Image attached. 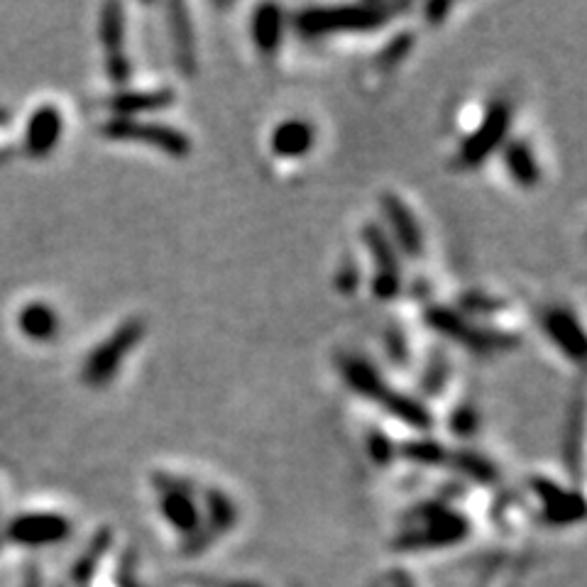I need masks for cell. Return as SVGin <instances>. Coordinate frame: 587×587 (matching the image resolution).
<instances>
[{
  "label": "cell",
  "instance_id": "cell-1",
  "mask_svg": "<svg viewBox=\"0 0 587 587\" xmlns=\"http://www.w3.org/2000/svg\"><path fill=\"white\" fill-rule=\"evenodd\" d=\"M338 365L343 382L358 397L377 404L384 414H389L392 419L402 421L404 426H411L416 431H429L433 426V414L429 407L421 399L399 392L397 387L384 382L380 370L370 360L358 358V355H345V358H340Z\"/></svg>",
  "mask_w": 587,
  "mask_h": 587
},
{
  "label": "cell",
  "instance_id": "cell-2",
  "mask_svg": "<svg viewBox=\"0 0 587 587\" xmlns=\"http://www.w3.org/2000/svg\"><path fill=\"white\" fill-rule=\"evenodd\" d=\"M394 15L389 3H353V5H309L294 15V27L306 40H318L343 32H375L387 25Z\"/></svg>",
  "mask_w": 587,
  "mask_h": 587
},
{
  "label": "cell",
  "instance_id": "cell-3",
  "mask_svg": "<svg viewBox=\"0 0 587 587\" xmlns=\"http://www.w3.org/2000/svg\"><path fill=\"white\" fill-rule=\"evenodd\" d=\"M145 333L147 326L142 318L133 316L120 323L111 336L103 340V343H98L89 353V358L84 360V367H81L84 382L96 389L111 384L120 367H123V362L128 360V355L142 343Z\"/></svg>",
  "mask_w": 587,
  "mask_h": 587
},
{
  "label": "cell",
  "instance_id": "cell-4",
  "mask_svg": "<svg viewBox=\"0 0 587 587\" xmlns=\"http://www.w3.org/2000/svg\"><path fill=\"white\" fill-rule=\"evenodd\" d=\"M424 318L433 331L451 338L453 343L463 345V348L475 350L477 355L502 353V350L514 348L519 343L517 336H512V333L480 326V323L470 321V318H465L460 311L451 309V306H429Z\"/></svg>",
  "mask_w": 587,
  "mask_h": 587
},
{
  "label": "cell",
  "instance_id": "cell-5",
  "mask_svg": "<svg viewBox=\"0 0 587 587\" xmlns=\"http://www.w3.org/2000/svg\"><path fill=\"white\" fill-rule=\"evenodd\" d=\"M101 135L113 142H137V145L152 147V150L164 152L174 159H186L194 150L189 135L181 133L179 128L164 123H152V120L137 118H111L103 123Z\"/></svg>",
  "mask_w": 587,
  "mask_h": 587
},
{
  "label": "cell",
  "instance_id": "cell-6",
  "mask_svg": "<svg viewBox=\"0 0 587 587\" xmlns=\"http://www.w3.org/2000/svg\"><path fill=\"white\" fill-rule=\"evenodd\" d=\"M416 517H419V526L407 529L397 539V546L404 548V551H411V548L453 546V543H460L470 534L468 519L446 507L426 504V507H421L416 512Z\"/></svg>",
  "mask_w": 587,
  "mask_h": 587
},
{
  "label": "cell",
  "instance_id": "cell-7",
  "mask_svg": "<svg viewBox=\"0 0 587 587\" xmlns=\"http://www.w3.org/2000/svg\"><path fill=\"white\" fill-rule=\"evenodd\" d=\"M509 128H512V106L507 101H495L482 115L480 125L460 142L458 162L465 169H477L487 162L492 152L507 140Z\"/></svg>",
  "mask_w": 587,
  "mask_h": 587
},
{
  "label": "cell",
  "instance_id": "cell-8",
  "mask_svg": "<svg viewBox=\"0 0 587 587\" xmlns=\"http://www.w3.org/2000/svg\"><path fill=\"white\" fill-rule=\"evenodd\" d=\"M362 243L375 262V279H372V292L380 301H394L402 294V265H399L397 250L392 240L377 223L362 226Z\"/></svg>",
  "mask_w": 587,
  "mask_h": 587
},
{
  "label": "cell",
  "instance_id": "cell-9",
  "mask_svg": "<svg viewBox=\"0 0 587 587\" xmlns=\"http://www.w3.org/2000/svg\"><path fill=\"white\" fill-rule=\"evenodd\" d=\"M98 35L106 54V74L113 86H125L133 74L128 52H125V8L120 3H106L98 20Z\"/></svg>",
  "mask_w": 587,
  "mask_h": 587
},
{
  "label": "cell",
  "instance_id": "cell-10",
  "mask_svg": "<svg viewBox=\"0 0 587 587\" xmlns=\"http://www.w3.org/2000/svg\"><path fill=\"white\" fill-rule=\"evenodd\" d=\"M159 487V512H162L164 521L172 526L174 531L184 536H196L201 526V512L196 507V499L191 495V487L184 480L169 475L155 477Z\"/></svg>",
  "mask_w": 587,
  "mask_h": 587
},
{
  "label": "cell",
  "instance_id": "cell-11",
  "mask_svg": "<svg viewBox=\"0 0 587 587\" xmlns=\"http://www.w3.org/2000/svg\"><path fill=\"white\" fill-rule=\"evenodd\" d=\"M69 534L71 524L62 514H25L0 531L3 541H15L23 546H47V543L64 541Z\"/></svg>",
  "mask_w": 587,
  "mask_h": 587
},
{
  "label": "cell",
  "instance_id": "cell-12",
  "mask_svg": "<svg viewBox=\"0 0 587 587\" xmlns=\"http://www.w3.org/2000/svg\"><path fill=\"white\" fill-rule=\"evenodd\" d=\"M380 206L389 223V230H392L394 243L404 250V255L414 257V260L424 255V230L416 221L414 211L404 204L402 196L394 194V191H384Z\"/></svg>",
  "mask_w": 587,
  "mask_h": 587
},
{
  "label": "cell",
  "instance_id": "cell-13",
  "mask_svg": "<svg viewBox=\"0 0 587 587\" xmlns=\"http://www.w3.org/2000/svg\"><path fill=\"white\" fill-rule=\"evenodd\" d=\"M541 328L548 338L553 340L558 350L568 360L583 362L587 355V340L580 326L578 318L573 316V311L563 309V306H553L541 314Z\"/></svg>",
  "mask_w": 587,
  "mask_h": 587
},
{
  "label": "cell",
  "instance_id": "cell-14",
  "mask_svg": "<svg viewBox=\"0 0 587 587\" xmlns=\"http://www.w3.org/2000/svg\"><path fill=\"white\" fill-rule=\"evenodd\" d=\"M531 487H534L536 497L541 499L543 517L546 521L556 526L575 524V521H583L585 517V499L580 492L563 490L561 485H556L548 477H534L531 480Z\"/></svg>",
  "mask_w": 587,
  "mask_h": 587
},
{
  "label": "cell",
  "instance_id": "cell-15",
  "mask_svg": "<svg viewBox=\"0 0 587 587\" xmlns=\"http://www.w3.org/2000/svg\"><path fill=\"white\" fill-rule=\"evenodd\" d=\"M164 13H167V32L174 64L181 69V74L194 76L196 69H199V59H196V35L189 18V8L184 3H169Z\"/></svg>",
  "mask_w": 587,
  "mask_h": 587
},
{
  "label": "cell",
  "instance_id": "cell-16",
  "mask_svg": "<svg viewBox=\"0 0 587 587\" xmlns=\"http://www.w3.org/2000/svg\"><path fill=\"white\" fill-rule=\"evenodd\" d=\"M64 130V118L59 108L40 106L30 115V123L25 130V150L32 157H47L59 145V137Z\"/></svg>",
  "mask_w": 587,
  "mask_h": 587
},
{
  "label": "cell",
  "instance_id": "cell-17",
  "mask_svg": "<svg viewBox=\"0 0 587 587\" xmlns=\"http://www.w3.org/2000/svg\"><path fill=\"white\" fill-rule=\"evenodd\" d=\"M314 145H316V128L309 123V120H301V118L282 120V123L272 130V137H270L272 152L282 159H299L309 155Z\"/></svg>",
  "mask_w": 587,
  "mask_h": 587
},
{
  "label": "cell",
  "instance_id": "cell-18",
  "mask_svg": "<svg viewBox=\"0 0 587 587\" xmlns=\"http://www.w3.org/2000/svg\"><path fill=\"white\" fill-rule=\"evenodd\" d=\"M284 25H287V18H284L282 5H257V8L252 10L250 20V35L255 47L260 49L262 54H267V57H270V54H277L284 40Z\"/></svg>",
  "mask_w": 587,
  "mask_h": 587
},
{
  "label": "cell",
  "instance_id": "cell-19",
  "mask_svg": "<svg viewBox=\"0 0 587 587\" xmlns=\"http://www.w3.org/2000/svg\"><path fill=\"white\" fill-rule=\"evenodd\" d=\"M177 93L172 89H157V91H123L115 93L106 101L111 108L113 118H135L140 113H155L164 111V108L174 106Z\"/></svg>",
  "mask_w": 587,
  "mask_h": 587
},
{
  "label": "cell",
  "instance_id": "cell-20",
  "mask_svg": "<svg viewBox=\"0 0 587 587\" xmlns=\"http://www.w3.org/2000/svg\"><path fill=\"white\" fill-rule=\"evenodd\" d=\"M235 524H238V507L226 492L213 487V490L206 492V529L196 531V536H191V543L206 546L208 541L226 534Z\"/></svg>",
  "mask_w": 587,
  "mask_h": 587
},
{
  "label": "cell",
  "instance_id": "cell-21",
  "mask_svg": "<svg viewBox=\"0 0 587 587\" xmlns=\"http://www.w3.org/2000/svg\"><path fill=\"white\" fill-rule=\"evenodd\" d=\"M502 162L509 177L521 189H536L541 184V164L529 142L512 140L509 145H504Z\"/></svg>",
  "mask_w": 587,
  "mask_h": 587
},
{
  "label": "cell",
  "instance_id": "cell-22",
  "mask_svg": "<svg viewBox=\"0 0 587 587\" xmlns=\"http://www.w3.org/2000/svg\"><path fill=\"white\" fill-rule=\"evenodd\" d=\"M18 326L25 333V338L35 340V343H49V340L57 338L62 321H59L57 311L52 306L42 304V301H32V304H27L20 311Z\"/></svg>",
  "mask_w": 587,
  "mask_h": 587
},
{
  "label": "cell",
  "instance_id": "cell-23",
  "mask_svg": "<svg viewBox=\"0 0 587 587\" xmlns=\"http://www.w3.org/2000/svg\"><path fill=\"white\" fill-rule=\"evenodd\" d=\"M448 463L453 465L458 473H463L465 477H470V480L475 482H482V485H492V482H497V468L492 460H487L485 455L475 453V451H455L451 453V458H448Z\"/></svg>",
  "mask_w": 587,
  "mask_h": 587
},
{
  "label": "cell",
  "instance_id": "cell-24",
  "mask_svg": "<svg viewBox=\"0 0 587 587\" xmlns=\"http://www.w3.org/2000/svg\"><path fill=\"white\" fill-rule=\"evenodd\" d=\"M399 455H404L416 465H446L451 451L443 443L431 441V438H414V441L399 446Z\"/></svg>",
  "mask_w": 587,
  "mask_h": 587
},
{
  "label": "cell",
  "instance_id": "cell-25",
  "mask_svg": "<svg viewBox=\"0 0 587 587\" xmlns=\"http://www.w3.org/2000/svg\"><path fill=\"white\" fill-rule=\"evenodd\" d=\"M448 380H451V362H448V358L441 350H436V355H433L429 365H426L424 377H421V389H424V394H429V397H441Z\"/></svg>",
  "mask_w": 587,
  "mask_h": 587
},
{
  "label": "cell",
  "instance_id": "cell-26",
  "mask_svg": "<svg viewBox=\"0 0 587 587\" xmlns=\"http://www.w3.org/2000/svg\"><path fill=\"white\" fill-rule=\"evenodd\" d=\"M414 45H416L414 32H402V35H397L392 42H387V45L382 47V52L377 54V67L384 71L397 69L399 64L409 57Z\"/></svg>",
  "mask_w": 587,
  "mask_h": 587
},
{
  "label": "cell",
  "instance_id": "cell-27",
  "mask_svg": "<svg viewBox=\"0 0 587 587\" xmlns=\"http://www.w3.org/2000/svg\"><path fill=\"white\" fill-rule=\"evenodd\" d=\"M106 548H108V534L103 531L101 536H96V539H93V543L89 546V551H86L84 556L79 558V563H76V568H74L76 578H79V580L89 578V575L93 573V568H96L98 561H101L103 553H106Z\"/></svg>",
  "mask_w": 587,
  "mask_h": 587
},
{
  "label": "cell",
  "instance_id": "cell-28",
  "mask_svg": "<svg viewBox=\"0 0 587 587\" xmlns=\"http://www.w3.org/2000/svg\"><path fill=\"white\" fill-rule=\"evenodd\" d=\"M367 453H370V458L375 460V463H389V460L394 458V443L392 438L384 436L382 431H372L367 433Z\"/></svg>",
  "mask_w": 587,
  "mask_h": 587
},
{
  "label": "cell",
  "instance_id": "cell-29",
  "mask_svg": "<svg viewBox=\"0 0 587 587\" xmlns=\"http://www.w3.org/2000/svg\"><path fill=\"white\" fill-rule=\"evenodd\" d=\"M583 411H580V404L575 407V421L570 426V436L565 441V460L573 465V470L578 468V455H580V438H583Z\"/></svg>",
  "mask_w": 587,
  "mask_h": 587
},
{
  "label": "cell",
  "instance_id": "cell-30",
  "mask_svg": "<svg viewBox=\"0 0 587 587\" xmlns=\"http://www.w3.org/2000/svg\"><path fill=\"white\" fill-rule=\"evenodd\" d=\"M387 353L389 358H392L397 365H404L409 358V340L404 336L402 328L392 326L387 331Z\"/></svg>",
  "mask_w": 587,
  "mask_h": 587
},
{
  "label": "cell",
  "instance_id": "cell-31",
  "mask_svg": "<svg viewBox=\"0 0 587 587\" xmlns=\"http://www.w3.org/2000/svg\"><path fill=\"white\" fill-rule=\"evenodd\" d=\"M451 424L455 433H460V436H473L477 431V411L473 407H468V404H463V407H458V411L453 414Z\"/></svg>",
  "mask_w": 587,
  "mask_h": 587
},
{
  "label": "cell",
  "instance_id": "cell-32",
  "mask_svg": "<svg viewBox=\"0 0 587 587\" xmlns=\"http://www.w3.org/2000/svg\"><path fill=\"white\" fill-rule=\"evenodd\" d=\"M358 284H360V270H358V265H355L353 260H345V265L338 270L336 287L343 294H350V292H355V289H358Z\"/></svg>",
  "mask_w": 587,
  "mask_h": 587
},
{
  "label": "cell",
  "instance_id": "cell-33",
  "mask_svg": "<svg viewBox=\"0 0 587 587\" xmlns=\"http://www.w3.org/2000/svg\"><path fill=\"white\" fill-rule=\"evenodd\" d=\"M451 13V3H431V5H426V20H429V23H441L443 20V15H448Z\"/></svg>",
  "mask_w": 587,
  "mask_h": 587
},
{
  "label": "cell",
  "instance_id": "cell-34",
  "mask_svg": "<svg viewBox=\"0 0 587 587\" xmlns=\"http://www.w3.org/2000/svg\"><path fill=\"white\" fill-rule=\"evenodd\" d=\"M392 585L394 587H416L414 580H411L407 573H402V570H397V573L392 575Z\"/></svg>",
  "mask_w": 587,
  "mask_h": 587
},
{
  "label": "cell",
  "instance_id": "cell-35",
  "mask_svg": "<svg viewBox=\"0 0 587 587\" xmlns=\"http://www.w3.org/2000/svg\"><path fill=\"white\" fill-rule=\"evenodd\" d=\"M27 587H37V580H35V575H30V585Z\"/></svg>",
  "mask_w": 587,
  "mask_h": 587
},
{
  "label": "cell",
  "instance_id": "cell-36",
  "mask_svg": "<svg viewBox=\"0 0 587 587\" xmlns=\"http://www.w3.org/2000/svg\"><path fill=\"white\" fill-rule=\"evenodd\" d=\"M226 587H257V585H240L238 583V585H226Z\"/></svg>",
  "mask_w": 587,
  "mask_h": 587
},
{
  "label": "cell",
  "instance_id": "cell-37",
  "mask_svg": "<svg viewBox=\"0 0 587 587\" xmlns=\"http://www.w3.org/2000/svg\"><path fill=\"white\" fill-rule=\"evenodd\" d=\"M0 543H3V536H0Z\"/></svg>",
  "mask_w": 587,
  "mask_h": 587
}]
</instances>
